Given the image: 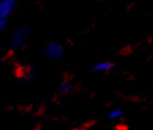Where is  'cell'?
<instances>
[{"label": "cell", "mask_w": 153, "mask_h": 130, "mask_svg": "<svg viewBox=\"0 0 153 130\" xmlns=\"http://www.w3.org/2000/svg\"><path fill=\"white\" fill-rule=\"evenodd\" d=\"M113 67H114V64L111 62V61H100V62H98L95 67H94V69H95L96 72H108Z\"/></svg>", "instance_id": "5"}, {"label": "cell", "mask_w": 153, "mask_h": 130, "mask_svg": "<svg viewBox=\"0 0 153 130\" xmlns=\"http://www.w3.org/2000/svg\"><path fill=\"white\" fill-rule=\"evenodd\" d=\"M0 7H1V0H0Z\"/></svg>", "instance_id": "9"}, {"label": "cell", "mask_w": 153, "mask_h": 130, "mask_svg": "<svg viewBox=\"0 0 153 130\" xmlns=\"http://www.w3.org/2000/svg\"><path fill=\"white\" fill-rule=\"evenodd\" d=\"M6 25H7V19H1V18H0V34L4 31V29H6Z\"/></svg>", "instance_id": "8"}, {"label": "cell", "mask_w": 153, "mask_h": 130, "mask_svg": "<svg viewBox=\"0 0 153 130\" xmlns=\"http://www.w3.org/2000/svg\"><path fill=\"white\" fill-rule=\"evenodd\" d=\"M80 130H87V129H80Z\"/></svg>", "instance_id": "10"}, {"label": "cell", "mask_w": 153, "mask_h": 130, "mask_svg": "<svg viewBox=\"0 0 153 130\" xmlns=\"http://www.w3.org/2000/svg\"><path fill=\"white\" fill-rule=\"evenodd\" d=\"M62 54H64L62 46L57 42L49 43V45H46L45 49H43V56L46 58H49V60H58V58L62 57Z\"/></svg>", "instance_id": "2"}, {"label": "cell", "mask_w": 153, "mask_h": 130, "mask_svg": "<svg viewBox=\"0 0 153 130\" xmlns=\"http://www.w3.org/2000/svg\"><path fill=\"white\" fill-rule=\"evenodd\" d=\"M27 38H29V29H27V27H23V26L18 27V29L14 31V34H12L10 45H11V48L14 50L22 49V48L26 45Z\"/></svg>", "instance_id": "1"}, {"label": "cell", "mask_w": 153, "mask_h": 130, "mask_svg": "<svg viewBox=\"0 0 153 130\" xmlns=\"http://www.w3.org/2000/svg\"><path fill=\"white\" fill-rule=\"evenodd\" d=\"M33 75H34V69H33L31 67H29V65H22L20 67V77H22V80H30V79L33 77Z\"/></svg>", "instance_id": "4"}, {"label": "cell", "mask_w": 153, "mask_h": 130, "mask_svg": "<svg viewBox=\"0 0 153 130\" xmlns=\"http://www.w3.org/2000/svg\"><path fill=\"white\" fill-rule=\"evenodd\" d=\"M18 0H1V7H0V18L1 19H8V16L14 12L16 7Z\"/></svg>", "instance_id": "3"}, {"label": "cell", "mask_w": 153, "mask_h": 130, "mask_svg": "<svg viewBox=\"0 0 153 130\" xmlns=\"http://www.w3.org/2000/svg\"><path fill=\"white\" fill-rule=\"evenodd\" d=\"M122 115H123V113H122L121 108H114V110H110V113H108V118L111 121H117V119L122 118Z\"/></svg>", "instance_id": "6"}, {"label": "cell", "mask_w": 153, "mask_h": 130, "mask_svg": "<svg viewBox=\"0 0 153 130\" xmlns=\"http://www.w3.org/2000/svg\"><path fill=\"white\" fill-rule=\"evenodd\" d=\"M71 81H68V80H64V81H61V84H60V90L62 91V92H67V91H69L71 90Z\"/></svg>", "instance_id": "7"}]
</instances>
